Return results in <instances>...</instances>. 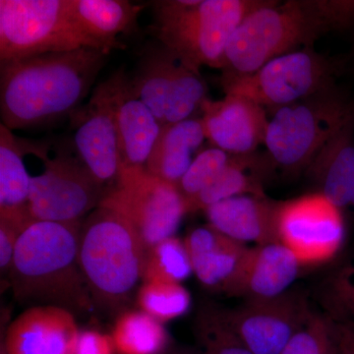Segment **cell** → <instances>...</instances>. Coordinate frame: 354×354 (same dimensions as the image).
I'll return each instance as SVG.
<instances>
[{
  "mask_svg": "<svg viewBox=\"0 0 354 354\" xmlns=\"http://www.w3.org/2000/svg\"><path fill=\"white\" fill-rule=\"evenodd\" d=\"M265 145L276 169L306 171L321 149L354 113V102L337 85L271 109Z\"/></svg>",
  "mask_w": 354,
  "mask_h": 354,
  "instance_id": "obj_6",
  "label": "cell"
},
{
  "mask_svg": "<svg viewBox=\"0 0 354 354\" xmlns=\"http://www.w3.org/2000/svg\"><path fill=\"white\" fill-rule=\"evenodd\" d=\"M129 78L135 94L162 127L192 118L208 99L201 72L160 44L145 50Z\"/></svg>",
  "mask_w": 354,
  "mask_h": 354,
  "instance_id": "obj_9",
  "label": "cell"
},
{
  "mask_svg": "<svg viewBox=\"0 0 354 354\" xmlns=\"http://www.w3.org/2000/svg\"><path fill=\"white\" fill-rule=\"evenodd\" d=\"M25 145L3 124H0V220L29 227L32 176L24 164Z\"/></svg>",
  "mask_w": 354,
  "mask_h": 354,
  "instance_id": "obj_25",
  "label": "cell"
},
{
  "mask_svg": "<svg viewBox=\"0 0 354 354\" xmlns=\"http://www.w3.org/2000/svg\"><path fill=\"white\" fill-rule=\"evenodd\" d=\"M108 55L97 48H81L0 64L1 124L13 131L73 114Z\"/></svg>",
  "mask_w": 354,
  "mask_h": 354,
  "instance_id": "obj_1",
  "label": "cell"
},
{
  "mask_svg": "<svg viewBox=\"0 0 354 354\" xmlns=\"http://www.w3.org/2000/svg\"><path fill=\"white\" fill-rule=\"evenodd\" d=\"M184 242L200 283L218 292L227 288L248 248L209 225L194 228Z\"/></svg>",
  "mask_w": 354,
  "mask_h": 354,
  "instance_id": "obj_21",
  "label": "cell"
},
{
  "mask_svg": "<svg viewBox=\"0 0 354 354\" xmlns=\"http://www.w3.org/2000/svg\"><path fill=\"white\" fill-rule=\"evenodd\" d=\"M274 169L276 167L268 153L234 155L230 165L208 187L186 202L188 213L205 212L230 198L243 195L266 196L263 183Z\"/></svg>",
  "mask_w": 354,
  "mask_h": 354,
  "instance_id": "obj_24",
  "label": "cell"
},
{
  "mask_svg": "<svg viewBox=\"0 0 354 354\" xmlns=\"http://www.w3.org/2000/svg\"><path fill=\"white\" fill-rule=\"evenodd\" d=\"M201 118L164 125L146 165V171L165 183L178 185L194 153L206 140Z\"/></svg>",
  "mask_w": 354,
  "mask_h": 354,
  "instance_id": "obj_23",
  "label": "cell"
},
{
  "mask_svg": "<svg viewBox=\"0 0 354 354\" xmlns=\"http://www.w3.org/2000/svg\"><path fill=\"white\" fill-rule=\"evenodd\" d=\"M80 332L75 315L57 306H32L9 326L8 354H75Z\"/></svg>",
  "mask_w": 354,
  "mask_h": 354,
  "instance_id": "obj_16",
  "label": "cell"
},
{
  "mask_svg": "<svg viewBox=\"0 0 354 354\" xmlns=\"http://www.w3.org/2000/svg\"><path fill=\"white\" fill-rule=\"evenodd\" d=\"M193 272L185 242L169 237L147 249L144 260L143 281L181 283Z\"/></svg>",
  "mask_w": 354,
  "mask_h": 354,
  "instance_id": "obj_27",
  "label": "cell"
},
{
  "mask_svg": "<svg viewBox=\"0 0 354 354\" xmlns=\"http://www.w3.org/2000/svg\"><path fill=\"white\" fill-rule=\"evenodd\" d=\"M200 354H254L230 327L223 310L205 307L195 321Z\"/></svg>",
  "mask_w": 354,
  "mask_h": 354,
  "instance_id": "obj_29",
  "label": "cell"
},
{
  "mask_svg": "<svg viewBox=\"0 0 354 354\" xmlns=\"http://www.w3.org/2000/svg\"><path fill=\"white\" fill-rule=\"evenodd\" d=\"M234 156L216 147H211L197 153L189 169L177 185L185 201H189L208 187L230 165Z\"/></svg>",
  "mask_w": 354,
  "mask_h": 354,
  "instance_id": "obj_30",
  "label": "cell"
},
{
  "mask_svg": "<svg viewBox=\"0 0 354 354\" xmlns=\"http://www.w3.org/2000/svg\"><path fill=\"white\" fill-rule=\"evenodd\" d=\"M0 354H8L7 353L6 346H4L3 342H1V346H0Z\"/></svg>",
  "mask_w": 354,
  "mask_h": 354,
  "instance_id": "obj_37",
  "label": "cell"
},
{
  "mask_svg": "<svg viewBox=\"0 0 354 354\" xmlns=\"http://www.w3.org/2000/svg\"><path fill=\"white\" fill-rule=\"evenodd\" d=\"M146 247L131 223L99 206L82 223L79 264L97 308L122 312L143 276Z\"/></svg>",
  "mask_w": 354,
  "mask_h": 354,
  "instance_id": "obj_3",
  "label": "cell"
},
{
  "mask_svg": "<svg viewBox=\"0 0 354 354\" xmlns=\"http://www.w3.org/2000/svg\"><path fill=\"white\" fill-rule=\"evenodd\" d=\"M277 235L300 266L329 262L346 237L342 209L318 191L279 201Z\"/></svg>",
  "mask_w": 354,
  "mask_h": 354,
  "instance_id": "obj_12",
  "label": "cell"
},
{
  "mask_svg": "<svg viewBox=\"0 0 354 354\" xmlns=\"http://www.w3.org/2000/svg\"><path fill=\"white\" fill-rule=\"evenodd\" d=\"M332 291L335 300L342 307L354 312V262L344 266L335 274Z\"/></svg>",
  "mask_w": 354,
  "mask_h": 354,
  "instance_id": "obj_34",
  "label": "cell"
},
{
  "mask_svg": "<svg viewBox=\"0 0 354 354\" xmlns=\"http://www.w3.org/2000/svg\"><path fill=\"white\" fill-rule=\"evenodd\" d=\"M111 335L95 330H86L79 335L75 354H115Z\"/></svg>",
  "mask_w": 354,
  "mask_h": 354,
  "instance_id": "obj_33",
  "label": "cell"
},
{
  "mask_svg": "<svg viewBox=\"0 0 354 354\" xmlns=\"http://www.w3.org/2000/svg\"><path fill=\"white\" fill-rule=\"evenodd\" d=\"M333 32L320 0L272 1L248 14L236 28L223 55L225 77L248 75L274 58L313 48Z\"/></svg>",
  "mask_w": 354,
  "mask_h": 354,
  "instance_id": "obj_4",
  "label": "cell"
},
{
  "mask_svg": "<svg viewBox=\"0 0 354 354\" xmlns=\"http://www.w3.org/2000/svg\"><path fill=\"white\" fill-rule=\"evenodd\" d=\"M223 313L254 354L281 353L312 316L304 297L288 291L276 297L247 299Z\"/></svg>",
  "mask_w": 354,
  "mask_h": 354,
  "instance_id": "obj_14",
  "label": "cell"
},
{
  "mask_svg": "<svg viewBox=\"0 0 354 354\" xmlns=\"http://www.w3.org/2000/svg\"><path fill=\"white\" fill-rule=\"evenodd\" d=\"M111 335L118 354H165L169 346L162 323L141 310L121 312Z\"/></svg>",
  "mask_w": 354,
  "mask_h": 354,
  "instance_id": "obj_26",
  "label": "cell"
},
{
  "mask_svg": "<svg viewBox=\"0 0 354 354\" xmlns=\"http://www.w3.org/2000/svg\"><path fill=\"white\" fill-rule=\"evenodd\" d=\"M306 172L318 192L339 209H354V113L321 149Z\"/></svg>",
  "mask_w": 354,
  "mask_h": 354,
  "instance_id": "obj_20",
  "label": "cell"
},
{
  "mask_svg": "<svg viewBox=\"0 0 354 354\" xmlns=\"http://www.w3.org/2000/svg\"><path fill=\"white\" fill-rule=\"evenodd\" d=\"M44 160V171L32 176L29 209L35 221L79 223L100 206L108 188L92 176L78 156L57 153L48 158L39 148L32 151Z\"/></svg>",
  "mask_w": 354,
  "mask_h": 354,
  "instance_id": "obj_11",
  "label": "cell"
},
{
  "mask_svg": "<svg viewBox=\"0 0 354 354\" xmlns=\"http://www.w3.org/2000/svg\"><path fill=\"white\" fill-rule=\"evenodd\" d=\"M66 6L80 31L108 53L124 48L118 37L131 31L144 8L127 0H66Z\"/></svg>",
  "mask_w": 354,
  "mask_h": 354,
  "instance_id": "obj_22",
  "label": "cell"
},
{
  "mask_svg": "<svg viewBox=\"0 0 354 354\" xmlns=\"http://www.w3.org/2000/svg\"><path fill=\"white\" fill-rule=\"evenodd\" d=\"M332 342V329L328 323L312 315L279 354H330Z\"/></svg>",
  "mask_w": 354,
  "mask_h": 354,
  "instance_id": "obj_31",
  "label": "cell"
},
{
  "mask_svg": "<svg viewBox=\"0 0 354 354\" xmlns=\"http://www.w3.org/2000/svg\"><path fill=\"white\" fill-rule=\"evenodd\" d=\"M136 295L140 310L162 324L183 316L190 308V293L181 283L143 281Z\"/></svg>",
  "mask_w": 354,
  "mask_h": 354,
  "instance_id": "obj_28",
  "label": "cell"
},
{
  "mask_svg": "<svg viewBox=\"0 0 354 354\" xmlns=\"http://www.w3.org/2000/svg\"><path fill=\"white\" fill-rule=\"evenodd\" d=\"M202 123L206 138L213 147L232 153L248 155L265 144L269 118L264 106L236 95L220 101L203 102Z\"/></svg>",
  "mask_w": 354,
  "mask_h": 354,
  "instance_id": "obj_15",
  "label": "cell"
},
{
  "mask_svg": "<svg viewBox=\"0 0 354 354\" xmlns=\"http://www.w3.org/2000/svg\"><path fill=\"white\" fill-rule=\"evenodd\" d=\"M26 228L12 221L0 220V268L2 274H9L18 239Z\"/></svg>",
  "mask_w": 354,
  "mask_h": 354,
  "instance_id": "obj_32",
  "label": "cell"
},
{
  "mask_svg": "<svg viewBox=\"0 0 354 354\" xmlns=\"http://www.w3.org/2000/svg\"><path fill=\"white\" fill-rule=\"evenodd\" d=\"M341 70L334 58L304 48L274 58L248 75L221 76V83L225 95H241L274 109L335 85Z\"/></svg>",
  "mask_w": 354,
  "mask_h": 354,
  "instance_id": "obj_8",
  "label": "cell"
},
{
  "mask_svg": "<svg viewBox=\"0 0 354 354\" xmlns=\"http://www.w3.org/2000/svg\"><path fill=\"white\" fill-rule=\"evenodd\" d=\"M332 337L337 342L339 354H354V323L337 325L332 330Z\"/></svg>",
  "mask_w": 354,
  "mask_h": 354,
  "instance_id": "obj_35",
  "label": "cell"
},
{
  "mask_svg": "<svg viewBox=\"0 0 354 354\" xmlns=\"http://www.w3.org/2000/svg\"><path fill=\"white\" fill-rule=\"evenodd\" d=\"M81 48L101 50L77 27L66 0H0V64Z\"/></svg>",
  "mask_w": 354,
  "mask_h": 354,
  "instance_id": "obj_7",
  "label": "cell"
},
{
  "mask_svg": "<svg viewBox=\"0 0 354 354\" xmlns=\"http://www.w3.org/2000/svg\"><path fill=\"white\" fill-rule=\"evenodd\" d=\"M116 72L93 90L91 99L74 116L77 156L104 187L120 176L115 116Z\"/></svg>",
  "mask_w": 354,
  "mask_h": 354,
  "instance_id": "obj_13",
  "label": "cell"
},
{
  "mask_svg": "<svg viewBox=\"0 0 354 354\" xmlns=\"http://www.w3.org/2000/svg\"><path fill=\"white\" fill-rule=\"evenodd\" d=\"M279 201L243 195L213 205L205 211L209 225L235 241L257 245L274 243Z\"/></svg>",
  "mask_w": 354,
  "mask_h": 354,
  "instance_id": "obj_19",
  "label": "cell"
},
{
  "mask_svg": "<svg viewBox=\"0 0 354 354\" xmlns=\"http://www.w3.org/2000/svg\"><path fill=\"white\" fill-rule=\"evenodd\" d=\"M100 206L118 212L133 225L146 250L174 236L187 205L178 187L145 169L122 171Z\"/></svg>",
  "mask_w": 354,
  "mask_h": 354,
  "instance_id": "obj_10",
  "label": "cell"
},
{
  "mask_svg": "<svg viewBox=\"0 0 354 354\" xmlns=\"http://www.w3.org/2000/svg\"><path fill=\"white\" fill-rule=\"evenodd\" d=\"M115 116L121 171L145 169L162 125L135 94L124 68L116 71Z\"/></svg>",
  "mask_w": 354,
  "mask_h": 354,
  "instance_id": "obj_18",
  "label": "cell"
},
{
  "mask_svg": "<svg viewBox=\"0 0 354 354\" xmlns=\"http://www.w3.org/2000/svg\"><path fill=\"white\" fill-rule=\"evenodd\" d=\"M83 221H32L18 239L9 278L14 297L26 304L88 313L95 305L79 264Z\"/></svg>",
  "mask_w": 354,
  "mask_h": 354,
  "instance_id": "obj_2",
  "label": "cell"
},
{
  "mask_svg": "<svg viewBox=\"0 0 354 354\" xmlns=\"http://www.w3.org/2000/svg\"><path fill=\"white\" fill-rule=\"evenodd\" d=\"M169 354H200L198 351H192L187 348H177L172 349Z\"/></svg>",
  "mask_w": 354,
  "mask_h": 354,
  "instance_id": "obj_36",
  "label": "cell"
},
{
  "mask_svg": "<svg viewBox=\"0 0 354 354\" xmlns=\"http://www.w3.org/2000/svg\"><path fill=\"white\" fill-rule=\"evenodd\" d=\"M270 0H165L153 2V35L190 66L221 69L236 28Z\"/></svg>",
  "mask_w": 354,
  "mask_h": 354,
  "instance_id": "obj_5",
  "label": "cell"
},
{
  "mask_svg": "<svg viewBox=\"0 0 354 354\" xmlns=\"http://www.w3.org/2000/svg\"><path fill=\"white\" fill-rule=\"evenodd\" d=\"M301 267L279 242L247 248L223 293L247 299L271 298L286 292Z\"/></svg>",
  "mask_w": 354,
  "mask_h": 354,
  "instance_id": "obj_17",
  "label": "cell"
}]
</instances>
